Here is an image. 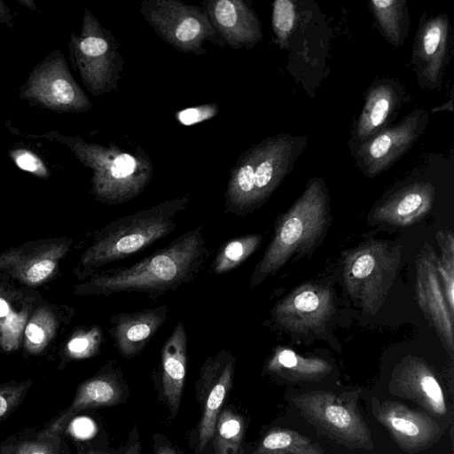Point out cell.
Instances as JSON below:
<instances>
[{
	"label": "cell",
	"mask_w": 454,
	"mask_h": 454,
	"mask_svg": "<svg viewBox=\"0 0 454 454\" xmlns=\"http://www.w3.org/2000/svg\"><path fill=\"white\" fill-rule=\"evenodd\" d=\"M168 313V307L163 304L113 315L109 333L119 353L126 358L139 355L165 323Z\"/></svg>",
	"instance_id": "cell-18"
},
{
	"label": "cell",
	"mask_w": 454,
	"mask_h": 454,
	"mask_svg": "<svg viewBox=\"0 0 454 454\" xmlns=\"http://www.w3.org/2000/svg\"><path fill=\"white\" fill-rule=\"evenodd\" d=\"M307 143L306 136L279 134L241 153L230 172L224 213L244 217L260 208L293 170Z\"/></svg>",
	"instance_id": "cell-2"
},
{
	"label": "cell",
	"mask_w": 454,
	"mask_h": 454,
	"mask_svg": "<svg viewBox=\"0 0 454 454\" xmlns=\"http://www.w3.org/2000/svg\"><path fill=\"white\" fill-rule=\"evenodd\" d=\"M14 448L11 446L4 447L2 450V454H13Z\"/></svg>",
	"instance_id": "cell-43"
},
{
	"label": "cell",
	"mask_w": 454,
	"mask_h": 454,
	"mask_svg": "<svg viewBox=\"0 0 454 454\" xmlns=\"http://www.w3.org/2000/svg\"><path fill=\"white\" fill-rule=\"evenodd\" d=\"M18 3L22 4L27 9L35 11L36 9V5L33 0H16Z\"/></svg>",
	"instance_id": "cell-41"
},
{
	"label": "cell",
	"mask_w": 454,
	"mask_h": 454,
	"mask_svg": "<svg viewBox=\"0 0 454 454\" xmlns=\"http://www.w3.org/2000/svg\"><path fill=\"white\" fill-rule=\"evenodd\" d=\"M30 381L0 387V421L6 418L22 401Z\"/></svg>",
	"instance_id": "cell-36"
},
{
	"label": "cell",
	"mask_w": 454,
	"mask_h": 454,
	"mask_svg": "<svg viewBox=\"0 0 454 454\" xmlns=\"http://www.w3.org/2000/svg\"><path fill=\"white\" fill-rule=\"evenodd\" d=\"M254 454H319L307 439L285 430L269 433Z\"/></svg>",
	"instance_id": "cell-32"
},
{
	"label": "cell",
	"mask_w": 454,
	"mask_h": 454,
	"mask_svg": "<svg viewBox=\"0 0 454 454\" xmlns=\"http://www.w3.org/2000/svg\"><path fill=\"white\" fill-rule=\"evenodd\" d=\"M437 254L425 243L416 257L417 302L448 353L454 351L453 313L445 297L437 270Z\"/></svg>",
	"instance_id": "cell-12"
},
{
	"label": "cell",
	"mask_w": 454,
	"mask_h": 454,
	"mask_svg": "<svg viewBox=\"0 0 454 454\" xmlns=\"http://www.w3.org/2000/svg\"><path fill=\"white\" fill-rule=\"evenodd\" d=\"M296 8L290 0H276L272 5V28L277 43L281 48L287 46L289 37L296 21Z\"/></svg>",
	"instance_id": "cell-34"
},
{
	"label": "cell",
	"mask_w": 454,
	"mask_h": 454,
	"mask_svg": "<svg viewBox=\"0 0 454 454\" xmlns=\"http://www.w3.org/2000/svg\"><path fill=\"white\" fill-rule=\"evenodd\" d=\"M70 59L89 92L110 93L117 87L124 61L112 33L85 9L82 30L68 43Z\"/></svg>",
	"instance_id": "cell-7"
},
{
	"label": "cell",
	"mask_w": 454,
	"mask_h": 454,
	"mask_svg": "<svg viewBox=\"0 0 454 454\" xmlns=\"http://www.w3.org/2000/svg\"><path fill=\"white\" fill-rule=\"evenodd\" d=\"M121 394L115 372H104L86 380L79 387L71 404L39 434L38 438L60 435L78 412L88 408L116 404Z\"/></svg>",
	"instance_id": "cell-20"
},
{
	"label": "cell",
	"mask_w": 454,
	"mask_h": 454,
	"mask_svg": "<svg viewBox=\"0 0 454 454\" xmlns=\"http://www.w3.org/2000/svg\"><path fill=\"white\" fill-rule=\"evenodd\" d=\"M42 137L65 144L82 165L91 169V192L102 203L120 205L133 200L153 176L152 163L142 151L132 153L114 145L105 146L58 132Z\"/></svg>",
	"instance_id": "cell-5"
},
{
	"label": "cell",
	"mask_w": 454,
	"mask_h": 454,
	"mask_svg": "<svg viewBox=\"0 0 454 454\" xmlns=\"http://www.w3.org/2000/svg\"><path fill=\"white\" fill-rule=\"evenodd\" d=\"M434 194V186L430 182L411 183L378 202L371 212V217L377 223L411 226L429 213Z\"/></svg>",
	"instance_id": "cell-19"
},
{
	"label": "cell",
	"mask_w": 454,
	"mask_h": 454,
	"mask_svg": "<svg viewBox=\"0 0 454 454\" xmlns=\"http://www.w3.org/2000/svg\"><path fill=\"white\" fill-rule=\"evenodd\" d=\"M140 13L158 36L178 51L202 55L206 42L226 45L203 7L176 0H144Z\"/></svg>",
	"instance_id": "cell-8"
},
{
	"label": "cell",
	"mask_w": 454,
	"mask_h": 454,
	"mask_svg": "<svg viewBox=\"0 0 454 454\" xmlns=\"http://www.w3.org/2000/svg\"><path fill=\"white\" fill-rule=\"evenodd\" d=\"M70 239L41 240L0 253V273L35 286L51 278L68 253Z\"/></svg>",
	"instance_id": "cell-14"
},
{
	"label": "cell",
	"mask_w": 454,
	"mask_h": 454,
	"mask_svg": "<svg viewBox=\"0 0 454 454\" xmlns=\"http://www.w3.org/2000/svg\"><path fill=\"white\" fill-rule=\"evenodd\" d=\"M57 321L47 308L38 309L27 321L24 330V346L31 354L42 352L55 335Z\"/></svg>",
	"instance_id": "cell-30"
},
{
	"label": "cell",
	"mask_w": 454,
	"mask_h": 454,
	"mask_svg": "<svg viewBox=\"0 0 454 454\" xmlns=\"http://www.w3.org/2000/svg\"><path fill=\"white\" fill-rule=\"evenodd\" d=\"M368 8L384 38L395 47L403 45L410 26L406 1L372 0Z\"/></svg>",
	"instance_id": "cell-23"
},
{
	"label": "cell",
	"mask_w": 454,
	"mask_h": 454,
	"mask_svg": "<svg viewBox=\"0 0 454 454\" xmlns=\"http://www.w3.org/2000/svg\"><path fill=\"white\" fill-rule=\"evenodd\" d=\"M401 247L386 240H369L348 251L342 263L345 289L364 312L380 309L396 278Z\"/></svg>",
	"instance_id": "cell-6"
},
{
	"label": "cell",
	"mask_w": 454,
	"mask_h": 454,
	"mask_svg": "<svg viewBox=\"0 0 454 454\" xmlns=\"http://www.w3.org/2000/svg\"><path fill=\"white\" fill-rule=\"evenodd\" d=\"M59 442V435L23 442L14 448L13 454H58Z\"/></svg>",
	"instance_id": "cell-37"
},
{
	"label": "cell",
	"mask_w": 454,
	"mask_h": 454,
	"mask_svg": "<svg viewBox=\"0 0 454 454\" xmlns=\"http://www.w3.org/2000/svg\"><path fill=\"white\" fill-rule=\"evenodd\" d=\"M189 200L187 195L173 198L121 216L98 230L80 257V276L90 277L99 268L139 253L168 236Z\"/></svg>",
	"instance_id": "cell-4"
},
{
	"label": "cell",
	"mask_w": 454,
	"mask_h": 454,
	"mask_svg": "<svg viewBox=\"0 0 454 454\" xmlns=\"http://www.w3.org/2000/svg\"><path fill=\"white\" fill-rule=\"evenodd\" d=\"M216 32L234 50H250L262 39L261 22L242 0H210L203 3Z\"/></svg>",
	"instance_id": "cell-16"
},
{
	"label": "cell",
	"mask_w": 454,
	"mask_h": 454,
	"mask_svg": "<svg viewBox=\"0 0 454 454\" xmlns=\"http://www.w3.org/2000/svg\"><path fill=\"white\" fill-rule=\"evenodd\" d=\"M12 20V15L10 8L4 4V1L0 0V23H5L11 27Z\"/></svg>",
	"instance_id": "cell-39"
},
{
	"label": "cell",
	"mask_w": 454,
	"mask_h": 454,
	"mask_svg": "<svg viewBox=\"0 0 454 454\" xmlns=\"http://www.w3.org/2000/svg\"><path fill=\"white\" fill-rule=\"evenodd\" d=\"M267 369L276 373L312 378L326 373L331 366L320 358L303 357L291 349L278 348L269 360Z\"/></svg>",
	"instance_id": "cell-26"
},
{
	"label": "cell",
	"mask_w": 454,
	"mask_h": 454,
	"mask_svg": "<svg viewBox=\"0 0 454 454\" xmlns=\"http://www.w3.org/2000/svg\"><path fill=\"white\" fill-rule=\"evenodd\" d=\"M156 454H177L174 449L169 446H163L160 448Z\"/></svg>",
	"instance_id": "cell-42"
},
{
	"label": "cell",
	"mask_w": 454,
	"mask_h": 454,
	"mask_svg": "<svg viewBox=\"0 0 454 454\" xmlns=\"http://www.w3.org/2000/svg\"><path fill=\"white\" fill-rule=\"evenodd\" d=\"M385 411L383 416L385 423L400 438L419 442L431 435L432 425L417 414L397 406L389 407Z\"/></svg>",
	"instance_id": "cell-28"
},
{
	"label": "cell",
	"mask_w": 454,
	"mask_h": 454,
	"mask_svg": "<svg viewBox=\"0 0 454 454\" xmlns=\"http://www.w3.org/2000/svg\"><path fill=\"white\" fill-rule=\"evenodd\" d=\"M104 340L98 325L83 327L76 331L66 346L67 355L73 359H85L97 355Z\"/></svg>",
	"instance_id": "cell-33"
},
{
	"label": "cell",
	"mask_w": 454,
	"mask_h": 454,
	"mask_svg": "<svg viewBox=\"0 0 454 454\" xmlns=\"http://www.w3.org/2000/svg\"><path fill=\"white\" fill-rule=\"evenodd\" d=\"M427 122V112L414 109L400 121L365 142L350 145L355 164L367 177L380 175L411 148L426 129Z\"/></svg>",
	"instance_id": "cell-10"
},
{
	"label": "cell",
	"mask_w": 454,
	"mask_h": 454,
	"mask_svg": "<svg viewBox=\"0 0 454 454\" xmlns=\"http://www.w3.org/2000/svg\"><path fill=\"white\" fill-rule=\"evenodd\" d=\"M187 333L179 321L164 341L160 350V376L162 392L171 417L177 413L187 368Z\"/></svg>",
	"instance_id": "cell-21"
},
{
	"label": "cell",
	"mask_w": 454,
	"mask_h": 454,
	"mask_svg": "<svg viewBox=\"0 0 454 454\" xmlns=\"http://www.w3.org/2000/svg\"><path fill=\"white\" fill-rule=\"evenodd\" d=\"M11 159L20 169L29 172L39 178H48L49 169L43 160L34 152L26 148L12 149L9 152Z\"/></svg>",
	"instance_id": "cell-35"
},
{
	"label": "cell",
	"mask_w": 454,
	"mask_h": 454,
	"mask_svg": "<svg viewBox=\"0 0 454 454\" xmlns=\"http://www.w3.org/2000/svg\"><path fill=\"white\" fill-rule=\"evenodd\" d=\"M319 396V395H318ZM312 395L303 402L306 410L314 418H319L320 423L325 425L333 433L341 434L344 438L360 439L365 434L364 426L356 416L340 404L333 403L326 396Z\"/></svg>",
	"instance_id": "cell-22"
},
{
	"label": "cell",
	"mask_w": 454,
	"mask_h": 454,
	"mask_svg": "<svg viewBox=\"0 0 454 454\" xmlns=\"http://www.w3.org/2000/svg\"><path fill=\"white\" fill-rule=\"evenodd\" d=\"M402 373L411 380L435 412L442 414L446 411L441 386L426 365L419 359H407Z\"/></svg>",
	"instance_id": "cell-29"
},
{
	"label": "cell",
	"mask_w": 454,
	"mask_h": 454,
	"mask_svg": "<svg viewBox=\"0 0 454 454\" xmlns=\"http://www.w3.org/2000/svg\"><path fill=\"white\" fill-rule=\"evenodd\" d=\"M219 107L215 104L203 105L195 107H189L177 114L180 123L190 126L207 121L217 114Z\"/></svg>",
	"instance_id": "cell-38"
},
{
	"label": "cell",
	"mask_w": 454,
	"mask_h": 454,
	"mask_svg": "<svg viewBox=\"0 0 454 454\" xmlns=\"http://www.w3.org/2000/svg\"><path fill=\"white\" fill-rule=\"evenodd\" d=\"M20 95L33 105L57 113H83L92 106L59 50L51 52L32 70Z\"/></svg>",
	"instance_id": "cell-9"
},
{
	"label": "cell",
	"mask_w": 454,
	"mask_h": 454,
	"mask_svg": "<svg viewBox=\"0 0 454 454\" xmlns=\"http://www.w3.org/2000/svg\"><path fill=\"white\" fill-rule=\"evenodd\" d=\"M441 250L437 257V270L450 311L454 314V236L450 230H441L435 234Z\"/></svg>",
	"instance_id": "cell-31"
},
{
	"label": "cell",
	"mask_w": 454,
	"mask_h": 454,
	"mask_svg": "<svg viewBox=\"0 0 454 454\" xmlns=\"http://www.w3.org/2000/svg\"><path fill=\"white\" fill-rule=\"evenodd\" d=\"M450 22L446 14H438L421 23L416 34L411 62L418 82L433 90L442 82L449 52Z\"/></svg>",
	"instance_id": "cell-15"
},
{
	"label": "cell",
	"mask_w": 454,
	"mask_h": 454,
	"mask_svg": "<svg viewBox=\"0 0 454 454\" xmlns=\"http://www.w3.org/2000/svg\"><path fill=\"white\" fill-rule=\"evenodd\" d=\"M262 239V234L250 233L228 240L212 261L210 272L221 275L238 268L260 247Z\"/></svg>",
	"instance_id": "cell-25"
},
{
	"label": "cell",
	"mask_w": 454,
	"mask_h": 454,
	"mask_svg": "<svg viewBox=\"0 0 454 454\" xmlns=\"http://www.w3.org/2000/svg\"><path fill=\"white\" fill-rule=\"evenodd\" d=\"M29 307L12 294H0V348L16 350L28 318Z\"/></svg>",
	"instance_id": "cell-24"
},
{
	"label": "cell",
	"mask_w": 454,
	"mask_h": 454,
	"mask_svg": "<svg viewBox=\"0 0 454 454\" xmlns=\"http://www.w3.org/2000/svg\"><path fill=\"white\" fill-rule=\"evenodd\" d=\"M210 254L200 225L133 264L93 273L74 286V293L96 296L138 293L155 300L195 280Z\"/></svg>",
	"instance_id": "cell-1"
},
{
	"label": "cell",
	"mask_w": 454,
	"mask_h": 454,
	"mask_svg": "<svg viewBox=\"0 0 454 454\" xmlns=\"http://www.w3.org/2000/svg\"><path fill=\"white\" fill-rule=\"evenodd\" d=\"M235 361V356L230 350L221 349L207 357L202 364L198 380V393L201 403L200 450L212 440L217 418L232 385Z\"/></svg>",
	"instance_id": "cell-13"
},
{
	"label": "cell",
	"mask_w": 454,
	"mask_h": 454,
	"mask_svg": "<svg viewBox=\"0 0 454 454\" xmlns=\"http://www.w3.org/2000/svg\"><path fill=\"white\" fill-rule=\"evenodd\" d=\"M331 221L325 181L311 178L301 195L275 222L274 233L250 277L254 288L276 274L291 259L312 251L325 237Z\"/></svg>",
	"instance_id": "cell-3"
},
{
	"label": "cell",
	"mask_w": 454,
	"mask_h": 454,
	"mask_svg": "<svg viewBox=\"0 0 454 454\" xmlns=\"http://www.w3.org/2000/svg\"><path fill=\"white\" fill-rule=\"evenodd\" d=\"M405 96L403 86L394 79L376 80L369 88L362 112L354 126L350 145H358L388 127Z\"/></svg>",
	"instance_id": "cell-17"
},
{
	"label": "cell",
	"mask_w": 454,
	"mask_h": 454,
	"mask_svg": "<svg viewBox=\"0 0 454 454\" xmlns=\"http://www.w3.org/2000/svg\"><path fill=\"white\" fill-rule=\"evenodd\" d=\"M126 454H141L139 442L137 441L130 442Z\"/></svg>",
	"instance_id": "cell-40"
},
{
	"label": "cell",
	"mask_w": 454,
	"mask_h": 454,
	"mask_svg": "<svg viewBox=\"0 0 454 454\" xmlns=\"http://www.w3.org/2000/svg\"><path fill=\"white\" fill-rule=\"evenodd\" d=\"M243 433V419L230 409L221 411L212 437L214 454H238Z\"/></svg>",
	"instance_id": "cell-27"
},
{
	"label": "cell",
	"mask_w": 454,
	"mask_h": 454,
	"mask_svg": "<svg viewBox=\"0 0 454 454\" xmlns=\"http://www.w3.org/2000/svg\"><path fill=\"white\" fill-rule=\"evenodd\" d=\"M86 454H108V453L98 451V450H90V451L87 452Z\"/></svg>",
	"instance_id": "cell-44"
},
{
	"label": "cell",
	"mask_w": 454,
	"mask_h": 454,
	"mask_svg": "<svg viewBox=\"0 0 454 454\" xmlns=\"http://www.w3.org/2000/svg\"><path fill=\"white\" fill-rule=\"evenodd\" d=\"M335 312L332 289L317 283H305L278 301L271 310L272 322L294 333L324 330Z\"/></svg>",
	"instance_id": "cell-11"
}]
</instances>
